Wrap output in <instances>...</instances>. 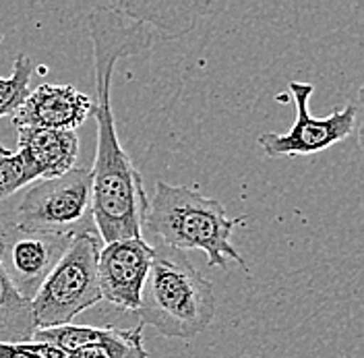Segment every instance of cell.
I'll return each instance as SVG.
<instances>
[{
    "label": "cell",
    "mask_w": 364,
    "mask_h": 358,
    "mask_svg": "<svg viewBox=\"0 0 364 358\" xmlns=\"http://www.w3.org/2000/svg\"><path fill=\"white\" fill-rule=\"evenodd\" d=\"M154 259V246L143 238H124L102 246L97 257V284L102 300L136 313L141 290Z\"/></svg>",
    "instance_id": "ba28073f"
},
{
    "label": "cell",
    "mask_w": 364,
    "mask_h": 358,
    "mask_svg": "<svg viewBox=\"0 0 364 358\" xmlns=\"http://www.w3.org/2000/svg\"><path fill=\"white\" fill-rule=\"evenodd\" d=\"M102 238L95 230L77 232L60 261L48 273L31 298V315L38 330L60 327L102 300L97 284V257Z\"/></svg>",
    "instance_id": "277c9868"
},
{
    "label": "cell",
    "mask_w": 364,
    "mask_h": 358,
    "mask_svg": "<svg viewBox=\"0 0 364 358\" xmlns=\"http://www.w3.org/2000/svg\"><path fill=\"white\" fill-rule=\"evenodd\" d=\"M93 112V98L73 85L44 83L25 98L13 114V125L21 129L75 131Z\"/></svg>",
    "instance_id": "9c48e42d"
},
{
    "label": "cell",
    "mask_w": 364,
    "mask_h": 358,
    "mask_svg": "<svg viewBox=\"0 0 364 358\" xmlns=\"http://www.w3.org/2000/svg\"><path fill=\"white\" fill-rule=\"evenodd\" d=\"M33 75V60L27 54H17L13 75L0 77V118L13 116L29 95V81Z\"/></svg>",
    "instance_id": "5bb4252c"
},
{
    "label": "cell",
    "mask_w": 364,
    "mask_h": 358,
    "mask_svg": "<svg viewBox=\"0 0 364 358\" xmlns=\"http://www.w3.org/2000/svg\"><path fill=\"white\" fill-rule=\"evenodd\" d=\"M290 98L294 102L296 120L288 133H261L259 145L269 157L284 156H313L321 154L341 141H346L352 133L360 131V100L343 106L341 110L327 116H313L309 110V100L315 88L311 83L290 81L288 83Z\"/></svg>",
    "instance_id": "8992f818"
},
{
    "label": "cell",
    "mask_w": 364,
    "mask_h": 358,
    "mask_svg": "<svg viewBox=\"0 0 364 358\" xmlns=\"http://www.w3.org/2000/svg\"><path fill=\"white\" fill-rule=\"evenodd\" d=\"M15 224L54 234L95 230L91 216V172L73 168L56 179L36 180L11 207ZM97 232V230H95Z\"/></svg>",
    "instance_id": "5b68a950"
},
{
    "label": "cell",
    "mask_w": 364,
    "mask_h": 358,
    "mask_svg": "<svg viewBox=\"0 0 364 358\" xmlns=\"http://www.w3.org/2000/svg\"><path fill=\"white\" fill-rule=\"evenodd\" d=\"M116 6L136 21L156 25L164 31H172V36H184L186 31H191L205 9V4L197 2H116Z\"/></svg>",
    "instance_id": "7c38bea8"
},
{
    "label": "cell",
    "mask_w": 364,
    "mask_h": 358,
    "mask_svg": "<svg viewBox=\"0 0 364 358\" xmlns=\"http://www.w3.org/2000/svg\"><path fill=\"white\" fill-rule=\"evenodd\" d=\"M67 358H108V354L100 344H90V346H81L77 350L67 352Z\"/></svg>",
    "instance_id": "e0dca14e"
},
{
    "label": "cell",
    "mask_w": 364,
    "mask_h": 358,
    "mask_svg": "<svg viewBox=\"0 0 364 358\" xmlns=\"http://www.w3.org/2000/svg\"><path fill=\"white\" fill-rule=\"evenodd\" d=\"M36 332L38 327L33 323L29 300L13 288L0 263V342H29Z\"/></svg>",
    "instance_id": "4fadbf2b"
},
{
    "label": "cell",
    "mask_w": 364,
    "mask_h": 358,
    "mask_svg": "<svg viewBox=\"0 0 364 358\" xmlns=\"http://www.w3.org/2000/svg\"><path fill=\"white\" fill-rule=\"evenodd\" d=\"M6 203V201H4ZM0 207V263L13 288L31 302L75 234L27 230L15 224L11 207Z\"/></svg>",
    "instance_id": "52a82bcc"
},
{
    "label": "cell",
    "mask_w": 364,
    "mask_h": 358,
    "mask_svg": "<svg viewBox=\"0 0 364 358\" xmlns=\"http://www.w3.org/2000/svg\"><path fill=\"white\" fill-rule=\"evenodd\" d=\"M93 44L97 149L91 168V216L104 245L124 238H143V218L147 214V193L131 156L122 147L112 106L110 85L116 63L149 48L154 33L147 25L122 13L116 2L100 4L90 15Z\"/></svg>",
    "instance_id": "6da1fadb"
},
{
    "label": "cell",
    "mask_w": 364,
    "mask_h": 358,
    "mask_svg": "<svg viewBox=\"0 0 364 358\" xmlns=\"http://www.w3.org/2000/svg\"><path fill=\"white\" fill-rule=\"evenodd\" d=\"M0 358H67V352L46 342H0Z\"/></svg>",
    "instance_id": "2e32d148"
},
{
    "label": "cell",
    "mask_w": 364,
    "mask_h": 358,
    "mask_svg": "<svg viewBox=\"0 0 364 358\" xmlns=\"http://www.w3.org/2000/svg\"><path fill=\"white\" fill-rule=\"evenodd\" d=\"M19 152L33 168L38 180L56 179L75 168L79 156V137L75 131L21 129Z\"/></svg>",
    "instance_id": "8fae6325"
},
{
    "label": "cell",
    "mask_w": 364,
    "mask_h": 358,
    "mask_svg": "<svg viewBox=\"0 0 364 358\" xmlns=\"http://www.w3.org/2000/svg\"><path fill=\"white\" fill-rule=\"evenodd\" d=\"M245 224V218H230L224 205L205 197L193 186H178L168 182H156L154 197L149 199L147 214L143 218V230L158 243L178 251H203L211 268H228V261L247 269L240 251L232 245V232Z\"/></svg>",
    "instance_id": "7a4b0ae2"
},
{
    "label": "cell",
    "mask_w": 364,
    "mask_h": 358,
    "mask_svg": "<svg viewBox=\"0 0 364 358\" xmlns=\"http://www.w3.org/2000/svg\"><path fill=\"white\" fill-rule=\"evenodd\" d=\"M215 290L184 251L154 245V259L141 290L139 319L159 336L193 339L211 325Z\"/></svg>",
    "instance_id": "3957f363"
},
{
    "label": "cell",
    "mask_w": 364,
    "mask_h": 358,
    "mask_svg": "<svg viewBox=\"0 0 364 358\" xmlns=\"http://www.w3.org/2000/svg\"><path fill=\"white\" fill-rule=\"evenodd\" d=\"M38 177L21 152H11L0 145V203L13 197L23 186L36 182Z\"/></svg>",
    "instance_id": "9a60e30c"
},
{
    "label": "cell",
    "mask_w": 364,
    "mask_h": 358,
    "mask_svg": "<svg viewBox=\"0 0 364 358\" xmlns=\"http://www.w3.org/2000/svg\"><path fill=\"white\" fill-rule=\"evenodd\" d=\"M143 327L145 325L141 323H136L135 327H129V330H120L116 325L95 327V325L68 323L60 327L38 330L33 334V339L52 344L60 348L63 352H70L90 344H100L106 350L108 358H149L145 339H143Z\"/></svg>",
    "instance_id": "30bf717a"
}]
</instances>
